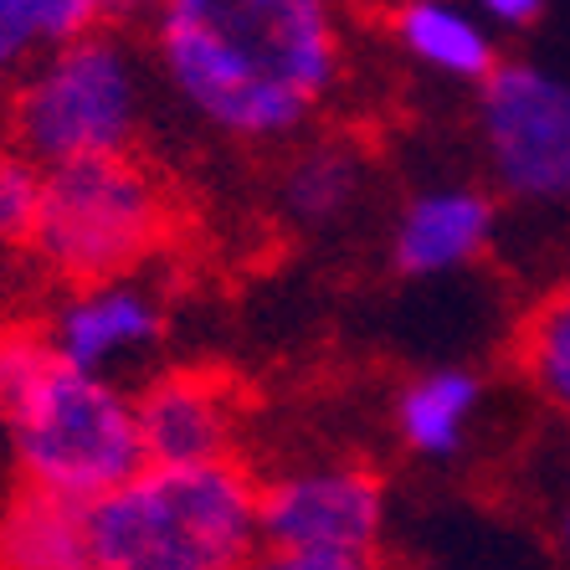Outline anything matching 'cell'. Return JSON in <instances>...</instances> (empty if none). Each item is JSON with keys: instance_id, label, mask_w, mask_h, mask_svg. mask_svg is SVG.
I'll list each match as a JSON object with an SVG mask.
<instances>
[{"instance_id": "1", "label": "cell", "mask_w": 570, "mask_h": 570, "mask_svg": "<svg viewBox=\"0 0 570 570\" xmlns=\"http://www.w3.org/2000/svg\"><path fill=\"white\" fill-rule=\"evenodd\" d=\"M149 62L165 94L226 145H288L345 82L340 0H159Z\"/></svg>"}, {"instance_id": "2", "label": "cell", "mask_w": 570, "mask_h": 570, "mask_svg": "<svg viewBox=\"0 0 570 570\" xmlns=\"http://www.w3.org/2000/svg\"><path fill=\"white\" fill-rule=\"evenodd\" d=\"M0 432L21 489L72 504H94L145 468L134 396L57 360L41 330H0Z\"/></svg>"}, {"instance_id": "3", "label": "cell", "mask_w": 570, "mask_h": 570, "mask_svg": "<svg viewBox=\"0 0 570 570\" xmlns=\"http://www.w3.org/2000/svg\"><path fill=\"white\" fill-rule=\"evenodd\" d=\"M94 570H247L263 550L257 478L237 463L159 468L88 504Z\"/></svg>"}, {"instance_id": "4", "label": "cell", "mask_w": 570, "mask_h": 570, "mask_svg": "<svg viewBox=\"0 0 570 570\" xmlns=\"http://www.w3.org/2000/svg\"><path fill=\"white\" fill-rule=\"evenodd\" d=\"M145 114L149 78L139 52L124 41V31H98L27 62L11 88L6 129L31 165L62 170L82 159L134 155Z\"/></svg>"}, {"instance_id": "5", "label": "cell", "mask_w": 570, "mask_h": 570, "mask_svg": "<svg viewBox=\"0 0 570 570\" xmlns=\"http://www.w3.org/2000/svg\"><path fill=\"white\" fill-rule=\"evenodd\" d=\"M165 186L139 155L82 159L47 170L31 253L72 288L134 278L165 242Z\"/></svg>"}, {"instance_id": "6", "label": "cell", "mask_w": 570, "mask_h": 570, "mask_svg": "<svg viewBox=\"0 0 570 570\" xmlns=\"http://www.w3.org/2000/svg\"><path fill=\"white\" fill-rule=\"evenodd\" d=\"M473 129L499 196L524 206L570 196V78L540 62H499L478 82Z\"/></svg>"}, {"instance_id": "7", "label": "cell", "mask_w": 570, "mask_h": 570, "mask_svg": "<svg viewBox=\"0 0 570 570\" xmlns=\"http://www.w3.org/2000/svg\"><path fill=\"white\" fill-rule=\"evenodd\" d=\"M385 514V483L365 463H308L257 483V534L267 550L375 560Z\"/></svg>"}, {"instance_id": "8", "label": "cell", "mask_w": 570, "mask_h": 570, "mask_svg": "<svg viewBox=\"0 0 570 570\" xmlns=\"http://www.w3.org/2000/svg\"><path fill=\"white\" fill-rule=\"evenodd\" d=\"M165 330H170V314L155 293L139 278H114L72 288L41 334L57 350V360H67L72 371L114 381V371L149 355L165 340Z\"/></svg>"}, {"instance_id": "9", "label": "cell", "mask_w": 570, "mask_h": 570, "mask_svg": "<svg viewBox=\"0 0 570 570\" xmlns=\"http://www.w3.org/2000/svg\"><path fill=\"white\" fill-rule=\"evenodd\" d=\"M134 426L145 463H222L237 442V396L206 371H165L134 396Z\"/></svg>"}, {"instance_id": "10", "label": "cell", "mask_w": 570, "mask_h": 570, "mask_svg": "<svg viewBox=\"0 0 570 570\" xmlns=\"http://www.w3.org/2000/svg\"><path fill=\"white\" fill-rule=\"evenodd\" d=\"M499 237V200L483 186H426L401 200L391 222V267L401 278L463 273Z\"/></svg>"}, {"instance_id": "11", "label": "cell", "mask_w": 570, "mask_h": 570, "mask_svg": "<svg viewBox=\"0 0 570 570\" xmlns=\"http://www.w3.org/2000/svg\"><path fill=\"white\" fill-rule=\"evenodd\" d=\"M391 41L401 47V57L426 72H438L448 82H478L489 78L499 57V37L468 0H391Z\"/></svg>"}, {"instance_id": "12", "label": "cell", "mask_w": 570, "mask_h": 570, "mask_svg": "<svg viewBox=\"0 0 570 570\" xmlns=\"http://www.w3.org/2000/svg\"><path fill=\"white\" fill-rule=\"evenodd\" d=\"M489 385L468 365H432L412 375L391 401L396 442L422 463H452L468 448L478 416H483Z\"/></svg>"}, {"instance_id": "13", "label": "cell", "mask_w": 570, "mask_h": 570, "mask_svg": "<svg viewBox=\"0 0 570 570\" xmlns=\"http://www.w3.org/2000/svg\"><path fill=\"white\" fill-rule=\"evenodd\" d=\"M365 180H371V155L355 145V139H340V134H318L288 155L278 175V206L293 226L304 232H324V226H340L365 196Z\"/></svg>"}, {"instance_id": "14", "label": "cell", "mask_w": 570, "mask_h": 570, "mask_svg": "<svg viewBox=\"0 0 570 570\" xmlns=\"http://www.w3.org/2000/svg\"><path fill=\"white\" fill-rule=\"evenodd\" d=\"M0 570H94L88 504L16 489L0 509Z\"/></svg>"}, {"instance_id": "15", "label": "cell", "mask_w": 570, "mask_h": 570, "mask_svg": "<svg viewBox=\"0 0 570 570\" xmlns=\"http://www.w3.org/2000/svg\"><path fill=\"white\" fill-rule=\"evenodd\" d=\"M514 365L534 396L570 422V278L524 314L514 334Z\"/></svg>"}, {"instance_id": "16", "label": "cell", "mask_w": 570, "mask_h": 570, "mask_svg": "<svg viewBox=\"0 0 570 570\" xmlns=\"http://www.w3.org/2000/svg\"><path fill=\"white\" fill-rule=\"evenodd\" d=\"M98 31L108 27L94 0H0V82L41 52Z\"/></svg>"}, {"instance_id": "17", "label": "cell", "mask_w": 570, "mask_h": 570, "mask_svg": "<svg viewBox=\"0 0 570 570\" xmlns=\"http://www.w3.org/2000/svg\"><path fill=\"white\" fill-rule=\"evenodd\" d=\"M47 196V170L16 145H0V247H31Z\"/></svg>"}, {"instance_id": "18", "label": "cell", "mask_w": 570, "mask_h": 570, "mask_svg": "<svg viewBox=\"0 0 570 570\" xmlns=\"http://www.w3.org/2000/svg\"><path fill=\"white\" fill-rule=\"evenodd\" d=\"M247 570H381L375 560H355V556H308V550H257L247 560Z\"/></svg>"}, {"instance_id": "19", "label": "cell", "mask_w": 570, "mask_h": 570, "mask_svg": "<svg viewBox=\"0 0 570 570\" xmlns=\"http://www.w3.org/2000/svg\"><path fill=\"white\" fill-rule=\"evenodd\" d=\"M489 27H504V31H524V27H534L544 16V0H468Z\"/></svg>"}, {"instance_id": "20", "label": "cell", "mask_w": 570, "mask_h": 570, "mask_svg": "<svg viewBox=\"0 0 570 570\" xmlns=\"http://www.w3.org/2000/svg\"><path fill=\"white\" fill-rule=\"evenodd\" d=\"M94 6H98L108 31H124L129 21H139V16H155L159 0H94Z\"/></svg>"}, {"instance_id": "21", "label": "cell", "mask_w": 570, "mask_h": 570, "mask_svg": "<svg viewBox=\"0 0 570 570\" xmlns=\"http://www.w3.org/2000/svg\"><path fill=\"white\" fill-rule=\"evenodd\" d=\"M556 544H560V560L570 566V509L560 514V524H556Z\"/></svg>"}, {"instance_id": "22", "label": "cell", "mask_w": 570, "mask_h": 570, "mask_svg": "<svg viewBox=\"0 0 570 570\" xmlns=\"http://www.w3.org/2000/svg\"><path fill=\"white\" fill-rule=\"evenodd\" d=\"M566 206H570V196H566Z\"/></svg>"}]
</instances>
